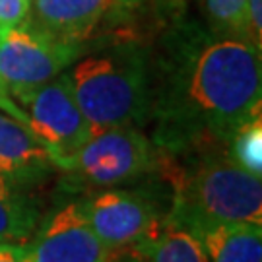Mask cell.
Instances as JSON below:
<instances>
[{"label": "cell", "instance_id": "9c48e42d", "mask_svg": "<svg viewBox=\"0 0 262 262\" xmlns=\"http://www.w3.org/2000/svg\"><path fill=\"white\" fill-rule=\"evenodd\" d=\"M124 6V0H35L28 19L53 37L84 47L105 19Z\"/></svg>", "mask_w": 262, "mask_h": 262}, {"label": "cell", "instance_id": "3957f363", "mask_svg": "<svg viewBox=\"0 0 262 262\" xmlns=\"http://www.w3.org/2000/svg\"><path fill=\"white\" fill-rule=\"evenodd\" d=\"M76 103L94 130L140 126L151 119L154 68L136 43H121L78 60L66 74Z\"/></svg>", "mask_w": 262, "mask_h": 262}, {"label": "cell", "instance_id": "5bb4252c", "mask_svg": "<svg viewBox=\"0 0 262 262\" xmlns=\"http://www.w3.org/2000/svg\"><path fill=\"white\" fill-rule=\"evenodd\" d=\"M204 10L214 35L247 41V0H204Z\"/></svg>", "mask_w": 262, "mask_h": 262}, {"label": "cell", "instance_id": "8fae6325", "mask_svg": "<svg viewBox=\"0 0 262 262\" xmlns=\"http://www.w3.org/2000/svg\"><path fill=\"white\" fill-rule=\"evenodd\" d=\"M51 169L49 151L18 119L0 109V175L26 187L41 181Z\"/></svg>", "mask_w": 262, "mask_h": 262}, {"label": "cell", "instance_id": "6da1fadb", "mask_svg": "<svg viewBox=\"0 0 262 262\" xmlns=\"http://www.w3.org/2000/svg\"><path fill=\"white\" fill-rule=\"evenodd\" d=\"M260 51L241 39L179 28L154 70L156 146L179 151L224 144L260 117Z\"/></svg>", "mask_w": 262, "mask_h": 262}, {"label": "cell", "instance_id": "7c38bea8", "mask_svg": "<svg viewBox=\"0 0 262 262\" xmlns=\"http://www.w3.org/2000/svg\"><path fill=\"white\" fill-rule=\"evenodd\" d=\"M107 262H210L202 245L183 225L167 222L151 237L109 254Z\"/></svg>", "mask_w": 262, "mask_h": 262}, {"label": "cell", "instance_id": "5b68a950", "mask_svg": "<svg viewBox=\"0 0 262 262\" xmlns=\"http://www.w3.org/2000/svg\"><path fill=\"white\" fill-rule=\"evenodd\" d=\"M161 150L136 126L97 130L66 165L62 187L68 190L111 188L156 175Z\"/></svg>", "mask_w": 262, "mask_h": 262}, {"label": "cell", "instance_id": "8992f818", "mask_svg": "<svg viewBox=\"0 0 262 262\" xmlns=\"http://www.w3.org/2000/svg\"><path fill=\"white\" fill-rule=\"evenodd\" d=\"M82 49L49 35L29 19L0 29V88L16 95L47 84L82 55Z\"/></svg>", "mask_w": 262, "mask_h": 262}, {"label": "cell", "instance_id": "d6986e66", "mask_svg": "<svg viewBox=\"0 0 262 262\" xmlns=\"http://www.w3.org/2000/svg\"><path fill=\"white\" fill-rule=\"evenodd\" d=\"M124 2H126V4H130V2H134V0H124Z\"/></svg>", "mask_w": 262, "mask_h": 262}, {"label": "cell", "instance_id": "ac0fdd59", "mask_svg": "<svg viewBox=\"0 0 262 262\" xmlns=\"http://www.w3.org/2000/svg\"><path fill=\"white\" fill-rule=\"evenodd\" d=\"M28 249L12 243H0V262H24Z\"/></svg>", "mask_w": 262, "mask_h": 262}, {"label": "cell", "instance_id": "e0dca14e", "mask_svg": "<svg viewBox=\"0 0 262 262\" xmlns=\"http://www.w3.org/2000/svg\"><path fill=\"white\" fill-rule=\"evenodd\" d=\"M247 41L260 51L262 45V12L260 0H247Z\"/></svg>", "mask_w": 262, "mask_h": 262}, {"label": "cell", "instance_id": "ba28073f", "mask_svg": "<svg viewBox=\"0 0 262 262\" xmlns=\"http://www.w3.org/2000/svg\"><path fill=\"white\" fill-rule=\"evenodd\" d=\"M29 254L33 262H107L111 251L90 227L80 202H70L43 224Z\"/></svg>", "mask_w": 262, "mask_h": 262}, {"label": "cell", "instance_id": "2e32d148", "mask_svg": "<svg viewBox=\"0 0 262 262\" xmlns=\"http://www.w3.org/2000/svg\"><path fill=\"white\" fill-rule=\"evenodd\" d=\"M29 0H0V29L24 24L29 16Z\"/></svg>", "mask_w": 262, "mask_h": 262}, {"label": "cell", "instance_id": "30bf717a", "mask_svg": "<svg viewBox=\"0 0 262 262\" xmlns=\"http://www.w3.org/2000/svg\"><path fill=\"white\" fill-rule=\"evenodd\" d=\"M179 225L200 241L210 262H262L260 224L188 220Z\"/></svg>", "mask_w": 262, "mask_h": 262}, {"label": "cell", "instance_id": "9a60e30c", "mask_svg": "<svg viewBox=\"0 0 262 262\" xmlns=\"http://www.w3.org/2000/svg\"><path fill=\"white\" fill-rule=\"evenodd\" d=\"M227 151L241 169L253 173L256 177L262 175V121L253 119L237 128L227 144Z\"/></svg>", "mask_w": 262, "mask_h": 262}, {"label": "cell", "instance_id": "7a4b0ae2", "mask_svg": "<svg viewBox=\"0 0 262 262\" xmlns=\"http://www.w3.org/2000/svg\"><path fill=\"white\" fill-rule=\"evenodd\" d=\"M156 175L173 190L169 220L175 224L188 220L262 222L260 177L239 167L224 144L161 150Z\"/></svg>", "mask_w": 262, "mask_h": 262}, {"label": "cell", "instance_id": "277c9868", "mask_svg": "<svg viewBox=\"0 0 262 262\" xmlns=\"http://www.w3.org/2000/svg\"><path fill=\"white\" fill-rule=\"evenodd\" d=\"M0 109L18 119L49 151L53 167L62 169L95 134L76 103L68 78L60 74L29 92L6 97Z\"/></svg>", "mask_w": 262, "mask_h": 262}, {"label": "cell", "instance_id": "4fadbf2b", "mask_svg": "<svg viewBox=\"0 0 262 262\" xmlns=\"http://www.w3.org/2000/svg\"><path fill=\"white\" fill-rule=\"evenodd\" d=\"M37 225V208L21 187L0 175V243L24 241Z\"/></svg>", "mask_w": 262, "mask_h": 262}, {"label": "cell", "instance_id": "52a82bcc", "mask_svg": "<svg viewBox=\"0 0 262 262\" xmlns=\"http://www.w3.org/2000/svg\"><path fill=\"white\" fill-rule=\"evenodd\" d=\"M163 194L151 188H109L80 202L94 233L115 253L138 243L161 229L169 210L161 206Z\"/></svg>", "mask_w": 262, "mask_h": 262}]
</instances>
